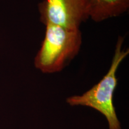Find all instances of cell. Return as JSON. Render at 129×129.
Masks as SVG:
<instances>
[{
  "instance_id": "277c9868",
  "label": "cell",
  "mask_w": 129,
  "mask_h": 129,
  "mask_svg": "<svg viewBox=\"0 0 129 129\" xmlns=\"http://www.w3.org/2000/svg\"><path fill=\"white\" fill-rule=\"evenodd\" d=\"M88 18L96 22L116 17L128 11L129 0H84Z\"/></svg>"
},
{
  "instance_id": "6da1fadb",
  "label": "cell",
  "mask_w": 129,
  "mask_h": 129,
  "mask_svg": "<svg viewBox=\"0 0 129 129\" xmlns=\"http://www.w3.org/2000/svg\"><path fill=\"white\" fill-rule=\"evenodd\" d=\"M44 40L34 59L35 67L45 74L60 72L80 51V29L46 24Z\"/></svg>"
},
{
  "instance_id": "3957f363",
  "label": "cell",
  "mask_w": 129,
  "mask_h": 129,
  "mask_svg": "<svg viewBox=\"0 0 129 129\" xmlns=\"http://www.w3.org/2000/svg\"><path fill=\"white\" fill-rule=\"evenodd\" d=\"M40 20L69 29H80L88 19L84 0H44L38 4Z\"/></svg>"
},
{
  "instance_id": "7a4b0ae2",
  "label": "cell",
  "mask_w": 129,
  "mask_h": 129,
  "mask_svg": "<svg viewBox=\"0 0 129 129\" xmlns=\"http://www.w3.org/2000/svg\"><path fill=\"white\" fill-rule=\"evenodd\" d=\"M124 38L119 37L108 71L92 88L81 95L71 96L67 102L71 106H85L93 108L104 115L108 122L109 129H121L113 102L114 93L118 84L116 76L121 62L128 56V49L122 48Z\"/></svg>"
}]
</instances>
